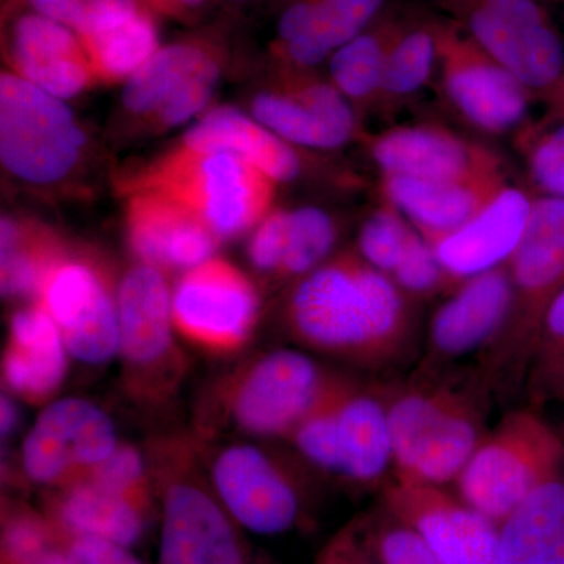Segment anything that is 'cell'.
Instances as JSON below:
<instances>
[{"mask_svg": "<svg viewBox=\"0 0 564 564\" xmlns=\"http://www.w3.org/2000/svg\"><path fill=\"white\" fill-rule=\"evenodd\" d=\"M0 419H2V436H9L17 429L18 421H20V410H18L13 400L7 399V397L2 399V415H0Z\"/></svg>", "mask_w": 564, "mask_h": 564, "instance_id": "bcb514c9", "label": "cell"}, {"mask_svg": "<svg viewBox=\"0 0 564 564\" xmlns=\"http://www.w3.org/2000/svg\"><path fill=\"white\" fill-rule=\"evenodd\" d=\"M519 148L533 187L547 198L564 199V111L519 129Z\"/></svg>", "mask_w": 564, "mask_h": 564, "instance_id": "d590c367", "label": "cell"}, {"mask_svg": "<svg viewBox=\"0 0 564 564\" xmlns=\"http://www.w3.org/2000/svg\"><path fill=\"white\" fill-rule=\"evenodd\" d=\"M494 61L521 82L534 98H555L564 84V41L554 21L500 20L475 9L448 11Z\"/></svg>", "mask_w": 564, "mask_h": 564, "instance_id": "d6986e66", "label": "cell"}, {"mask_svg": "<svg viewBox=\"0 0 564 564\" xmlns=\"http://www.w3.org/2000/svg\"><path fill=\"white\" fill-rule=\"evenodd\" d=\"M68 355L57 323L40 303L33 304L11 317L3 381L17 395L40 402L65 380Z\"/></svg>", "mask_w": 564, "mask_h": 564, "instance_id": "484cf974", "label": "cell"}, {"mask_svg": "<svg viewBox=\"0 0 564 564\" xmlns=\"http://www.w3.org/2000/svg\"><path fill=\"white\" fill-rule=\"evenodd\" d=\"M508 184L505 173L455 181L383 176L381 188L433 247L477 217Z\"/></svg>", "mask_w": 564, "mask_h": 564, "instance_id": "603a6c76", "label": "cell"}, {"mask_svg": "<svg viewBox=\"0 0 564 564\" xmlns=\"http://www.w3.org/2000/svg\"><path fill=\"white\" fill-rule=\"evenodd\" d=\"M215 489L228 513L258 534H280L295 525L300 499L280 467L258 447L225 448L212 469Z\"/></svg>", "mask_w": 564, "mask_h": 564, "instance_id": "ac0fdd59", "label": "cell"}, {"mask_svg": "<svg viewBox=\"0 0 564 564\" xmlns=\"http://www.w3.org/2000/svg\"><path fill=\"white\" fill-rule=\"evenodd\" d=\"M437 73L445 101L478 131L524 128L534 96L455 21H440Z\"/></svg>", "mask_w": 564, "mask_h": 564, "instance_id": "9c48e42d", "label": "cell"}, {"mask_svg": "<svg viewBox=\"0 0 564 564\" xmlns=\"http://www.w3.org/2000/svg\"><path fill=\"white\" fill-rule=\"evenodd\" d=\"M3 54L11 73L54 98H76L98 84L79 36L28 9H9Z\"/></svg>", "mask_w": 564, "mask_h": 564, "instance_id": "e0dca14e", "label": "cell"}, {"mask_svg": "<svg viewBox=\"0 0 564 564\" xmlns=\"http://www.w3.org/2000/svg\"><path fill=\"white\" fill-rule=\"evenodd\" d=\"M9 9L36 11L85 39L128 20L147 7L140 0H7L6 10Z\"/></svg>", "mask_w": 564, "mask_h": 564, "instance_id": "8d00e7d4", "label": "cell"}, {"mask_svg": "<svg viewBox=\"0 0 564 564\" xmlns=\"http://www.w3.org/2000/svg\"><path fill=\"white\" fill-rule=\"evenodd\" d=\"M225 61L220 32H198L172 41L126 80L122 109L152 131L184 124L209 104Z\"/></svg>", "mask_w": 564, "mask_h": 564, "instance_id": "ba28073f", "label": "cell"}, {"mask_svg": "<svg viewBox=\"0 0 564 564\" xmlns=\"http://www.w3.org/2000/svg\"><path fill=\"white\" fill-rule=\"evenodd\" d=\"M258 314L254 285L223 259H209L187 270L173 292L174 326L210 350H232L242 345Z\"/></svg>", "mask_w": 564, "mask_h": 564, "instance_id": "5bb4252c", "label": "cell"}, {"mask_svg": "<svg viewBox=\"0 0 564 564\" xmlns=\"http://www.w3.org/2000/svg\"><path fill=\"white\" fill-rule=\"evenodd\" d=\"M507 265L513 304L502 333L484 351V377L492 386L511 384L529 369L545 311L564 288V199L534 198Z\"/></svg>", "mask_w": 564, "mask_h": 564, "instance_id": "277c9868", "label": "cell"}, {"mask_svg": "<svg viewBox=\"0 0 564 564\" xmlns=\"http://www.w3.org/2000/svg\"><path fill=\"white\" fill-rule=\"evenodd\" d=\"M336 383L311 356L276 350L252 364L232 397L240 429L256 436H291Z\"/></svg>", "mask_w": 564, "mask_h": 564, "instance_id": "8fae6325", "label": "cell"}, {"mask_svg": "<svg viewBox=\"0 0 564 564\" xmlns=\"http://www.w3.org/2000/svg\"><path fill=\"white\" fill-rule=\"evenodd\" d=\"M223 2L236 7V9H240V7L256 6V3L265 2V0H223Z\"/></svg>", "mask_w": 564, "mask_h": 564, "instance_id": "681fc988", "label": "cell"}, {"mask_svg": "<svg viewBox=\"0 0 564 564\" xmlns=\"http://www.w3.org/2000/svg\"><path fill=\"white\" fill-rule=\"evenodd\" d=\"M10 564H35L50 549V534L39 519L20 516L11 521L3 536Z\"/></svg>", "mask_w": 564, "mask_h": 564, "instance_id": "7bdbcfd3", "label": "cell"}, {"mask_svg": "<svg viewBox=\"0 0 564 564\" xmlns=\"http://www.w3.org/2000/svg\"><path fill=\"white\" fill-rule=\"evenodd\" d=\"M39 300L61 328L73 358L102 364L120 351L117 300L91 263L63 254L44 278Z\"/></svg>", "mask_w": 564, "mask_h": 564, "instance_id": "9a60e30c", "label": "cell"}, {"mask_svg": "<svg viewBox=\"0 0 564 564\" xmlns=\"http://www.w3.org/2000/svg\"><path fill=\"white\" fill-rule=\"evenodd\" d=\"M410 300L358 252H345L299 281L288 304L289 325L314 350L384 366L410 343Z\"/></svg>", "mask_w": 564, "mask_h": 564, "instance_id": "6da1fadb", "label": "cell"}, {"mask_svg": "<svg viewBox=\"0 0 564 564\" xmlns=\"http://www.w3.org/2000/svg\"><path fill=\"white\" fill-rule=\"evenodd\" d=\"M511 304L513 284L507 263L463 281L430 322V366L485 351L502 333Z\"/></svg>", "mask_w": 564, "mask_h": 564, "instance_id": "ffe728a7", "label": "cell"}, {"mask_svg": "<svg viewBox=\"0 0 564 564\" xmlns=\"http://www.w3.org/2000/svg\"><path fill=\"white\" fill-rule=\"evenodd\" d=\"M564 440L534 411L505 415L456 478V496L502 524L529 494L562 475Z\"/></svg>", "mask_w": 564, "mask_h": 564, "instance_id": "5b68a950", "label": "cell"}, {"mask_svg": "<svg viewBox=\"0 0 564 564\" xmlns=\"http://www.w3.org/2000/svg\"><path fill=\"white\" fill-rule=\"evenodd\" d=\"M155 18L163 17L170 20L192 24L202 20L215 0H140Z\"/></svg>", "mask_w": 564, "mask_h": 564, "instance_id": "f6af8a7d", "label": "cell"}, {"mask_svg": "<svg viewBox=\"0 0 564 564\" xmlns=\"http://www.w3.org/2000/svg\"><path fill=\"white\" fill-rule=\"evenodd\" d=\"M367 148L383 176L455 181L505 173L496 151L430 122L386 129Z\"/></svg>", "mask_w": 564, "mask_h": 564, "instance_id": "2e32d148", "label": "cell"}, {"mask_svg": "<svg viewBox=\"0 0 564 564\" xmlns=\"http://www.w3.org/2000/svg\"><path fill=\"white\" fill-rule=\"evenodd\" d=\"M140 502V497L82 477L63 494L58 518L76 538H98L131 547L143 532Z\"/></svg>", "mask_w": 564, "mask_h": 564, "instance_id": "f1b7e54d", "label": "cell"}, {"mask_svg": "<svg viewBox=\"0 0 564 564\" xmlns=\"http://www.w3.org/2000/svg\"><path fill=\"white\" fill-rule=\"evenodd\" d=\"M384 510L413 527L441 564L500 563L499 525L443 486L393 478Z\"/></svg>", "mask_w": 564, "mask_h": 564, "instance_id": "7c38bea8", "label": "cell"}, {"mask_svg": "<svg viewBox=\"0 0 564 564\" xmlns=\"http://www.w3.org/2000/svg\"><path fill=\"white\" fill-rule=\"evenodd\" d=\"M533 203L524 188L508 184L477 217L434 243L448 278L459 285L510 261L524 237Z\"/></svg>", "mask_w": 564, "mask_h": 564, "instance_id": "7402d4cb", "label": "cell"}, {"mask_svg": "<svg viewBox=\"0 0 564 564\" xmlns=\"http://www.w3.org/2000/svg\"><path fill=\"white\" fill-rule=\"evenodd\" d=\"M0 248L2 293L9 299L39 296L51 267L65 254L46 229L11 217L2 218Z\"/></svg>", "mask_w": 564, "mask_h": 564, "instance_id": "d6a6232c", "label": "cell"}, {"mask_svg": "<svg viewBox=\"0 0 564 564\" xmlns=\"http://www.w3.org/2000/svg\"><path fill=\"white\" fill-rule=\"evenodd\" d=\"M128 239L133 254L155 269L192 270L209 261L217 248L212 231L187 207L151 191H126Z\"/></svg>", "mask_w": 564, "mask_h": 564, "instance_id": "44dd1931", "label": "cell"}, {"mask_svg": "<svg viewBox=\"0 0 564 564\" xmlns=\"http://www.w3.org/2000/svg\"><path fill=\"white\" fill-rule=\"evenodd\" d=\"M80 41L96 80L101 84L131 79L161 47L158 22L148 9Z\"/></svg>", "mask_w": 564, "mask_h": 564, "instance_id": "836d02e7", "label": "cell"}, {"mask_svg": "<svg viewBox=\"0 0 564 564\" xmlns=\"http://www.w3.org/2000/svg\"><path fill=\"white\" fill-rule=\"evenodd\" d=\"M291 436L307 462L356 484H377L393 466L383 397L339 380Z\"/></svg>", "mask_w": 564, "mask_h": 564, "instance_id": "52a82bcc", "label": "cell"}, {"mask_svg": "<svg viewBox=\"0 0 564 564\" xmlns=\"http://www.w3.org/2000/svg\"><path fill=\"white\" fill-rule=\"evenodd\" d=\"M337 242V225L321 207L288 210L282 278H304L328 261Z\"/></svg>", "mask_w": 564, "mask_h": 564, "instance_id": "e575fe53", "label": "cell"}, {"mask_svg": "<svg viewBox=\"0 0 564 564\" xmlns=\"http://www.w3.org/2000/svg\"><path fill=\"white\" fill-rule=\"evenodd\" d=\"M87 135L62 99L3 70L0 76V159L24 184L68 181L87 154Z\"/></svg>", "mask_w": 564, "mask_h": 564, "instance_id": "8992f818", "label": "cell"}, {"mask_svg": "<svg viewBox=\"0 0 564 564\" xmlns=\"http://www.w3.org/2000/svg\"><path fill=\"white\" fill-rule=\"evenodd\" d=\"M391 278L410 299H425L436 295L443 289L458 288L445 273L432 245L419 231Z\"/></svg>", "mask_w": 564, "mask_h": 564, "instance_id": "ab89813d", "label": "cell"}, {"mask_svg": "<svg viewBox=\"0 0 564 564\" xmlns=\"http://www.w3.org/2000/svg\"><path fill=\"white\" fill-rule=\"evenodd\" d=\"M415 232L417 229L402 212L384 199L359 229L358 254L373 269L391 276L402 261Z\"/></svg>", "mask_w": 564, "mask_h": 564, "instance_id": "74e56055", "label": "cell"}, {"mask_svg": "<svg viewBox=\"0 0 564 564\" xmlns=\"http://www.w3.org/2000/svg\"><path fill=\"white\" fill-rule=\"evenodd\" d=\"M386 9L388 0H318L306 29L291 43L272 50L274 65L314 69Z\"/></svg>", "mask_w": 564, "mask_h": 564, "instance_id": "4dcf8cb0", "label": "cell"}, {"mask_svg": "<svg viewBox=\"0 0 564 564\" xmlns=\"http://www.w3.org/2000/svg\"><path fill=\"white\" fill-rule=\"evenodd\" d=\"M182 143L196 150L232 152L278 184L299 180L303 161L296 147L234 107H218L188 129Z\"/></svg>", "mask_w": 564, "mask_h": 564, "instance_id": "4316f807", "label": "cell"}, {"mask_svg": "<svg viewBox=\"0 0 564 564\" xmlns=\"http://www.w3.org/2000/svg\"><path fill=\"white\" fill-rule=\"evenodd\" d=\"M350 564H375L372 554H370V549L367 547V554L361 552V554H356L352 556Z\"/></svg>", "mask_w": 564, "mask_h": 564, "instance_id": "c3c4849f", "label": "cell"}, {"mask_svg": "<svg viewBox=\"0 0 564 564\" xmlns=\"http://www.w3.org/2000/svg\"><path fill=\"white\" fill-rule=\"evenodd\" d=\"M65 555L66 564H143L129 547L98 538H76Z\"/></svg>", "mask_w": 564, "mask_h": 564, "instance_id": "ee69618b", "label": "cell"}, {"mask_svg": "<svg viewBox=\"0 0 564 564\" xmlns=\"http://www.w3.org/2000/svg\"><path fill=\"white\" fill-rule=\"evenodd\" d=\"M285 223L288 210H272L256 226L248 245V258L261 272L280 273L284 259Z\"/></svg>", "mask_w": 564, "mask_h": 564, "instance_id": "b9f144b4", "label": "cell"}, {"mask_svg": "<svg viewBox=\"0 0 564 564\" xmlns=\"http://www.w3.org/2000/svg\"><path fill=\"white\" fill-rule=\"evenodd\" d=\"M161 564H243L228 516L198 485L181 481L166 489Z\"/></svg>", "mask_w": 564, "mask_h": 564, "instance_id": "cb8c5ba5", "label": "cell"}, {"mask_svg": "<svg viewBox=\"0 0 564 564\" xmlns=\"http://www.w3.org/2000/svg\"><path fill=\"white\" fill-rule=\"evenodd\" d=\"M440 62V21L406 20L386 62L378 109L413 98L433 79Z\"/></svg>", "mask_w": 564, "mask_h": 564, "instance_id": "1f68e13d", "label": "cell"}, {"mask_svg": "<svg viewBox=\"0 0 564 564\" xmlns=\"http://www.w3.org/2000/svg\"><path fill=\"white\" fill-rule=\"evenodd\" d=\"M120 351L135 367L161 362L173 345V293L161 269L141 263L122 278L117 295Z\"/></svg>", "mask_w": 564, "mask_h": 564, "instance_id": "d4e9b609", "label": "cell"}, {"mask_svg": "<svg viewBox=\"0 0 564 564\" xmlns=\"http://www.w3.org/2000/svg\"><path fill=\"white\" fill-rule=\"evenodd\" d=\"M404 21L402 14L386 9L328 58L329 80L359 115L377 109L386 62Z\"/></svg>", "mask_w": 564, "mask_h": 564, "instance_id": "f546056e", "label": "cell"}, {"mask_svg": "<svg viewBox=\"0 0 564 564\" xmlns=\"http://www.w3.org/2000/svg\"><path fill=\"white\" fill-rule=\"evenodd\" d=\"M500 563L564 564V478L527 496L499 525Z\"/></svg>", "mask_w": 564, "mask_h": 564, "instance_id": "83f0119b", "label": "cell"}, {"mask_svg": "<svg viewBox=\"0 0 564 564\" xmlns=\"http://www.w3.org/2000/svg\"><path fill=\"white\" fill-rule=\"evenodd\" d=\"M85 477H90L98 484L143 499L144 462L131 445H118L109 458L104 459Z\"/></svg>", "mask_w": 564, "mask_h": 564, "instance_id": "60d3db41", "label": "cell"}, {"mask_svg": "<svg viewBox=\"0 0 564 564\" xmlns=\"http://www.w3.org/2000/svg\"><path fill=\"white\" fill-rule=\"evenodd\" d=\"M35 564H66V555L61 552L50 551L46 555L41 556Z\"/></svg>", "mask_w": 564, "mask_h": 564, "instance_id": "7dc6e473", "label": "cell"}, {"mask_svg": "<svg viewBox=\"0 0 564 564\" xmlns=\"http://www.w3.org/2000/svg\"><path fill=\"white\" fill-rule=\"evenodd\" d=\"M252 117L303 150H339L359 135L351 102L314 69L274 65L270 87L252 98Z\"/></svg>", "mask_w": 564, "mask_h": 564, "instance_id": "30bf717a", "label": "cell"}, {"mask_svg": "<svg viewBox=\"0 0 564 564\" xmlns=\"http://www.w3.org/2000/svg\"><path fill=\"white\" fill-rule=\"evenodd\" d=\"M375 564H441L413 527L384 510L369 536Z\"/></svg>", "mask_w": 564, "mask_h": 564, "instance_id": "f35d334b", "label": "cell"}, {"mask_svg": "<svg viewBox=\"0 0 564 564\" xmlns=\"http://www.w3.org/2000/svg\"><path fill=\"white\" fill-rule=\"evenodd\" d=\"M278 182L232 152L181 143L126 182L124 191H151L187 207L217 234L234 239L272 212Z\"/></svg>", "mask_w": 564, "mask_h": 564, "instance_id": "7a4b0ae2", "label": "cell"}, {"mask_svg": "<svg viewBox=\"0 0 564 564\" xmlns=\"http://www.w3.org/2000/svg\"><path fill=\"white\" fill-rule=\"evenodd\" d=\"M395 478L455 484L485 437L475 399L447 386L421 384L384 397Z\"/></svg>", "mask_w": 564, "mask_h": 564, "instance_id": "3957f363", "label": "cell"}, {"mask_svg": "<svg viewBox=\"0 0 564 564\" xmlns=\"http://www.w3.org/2000/svg\"><path fill=\"white\" fill-rule=\"evenodd\" d=\"M118 447L109 415L87 400L47 404L22 445V466L40 485H69L85 477Z\"/></svg>", "mask_w": 564, "mask_h": 564, "instance_id": "4fadbf2b", "label": "cell"}]
</instances>
